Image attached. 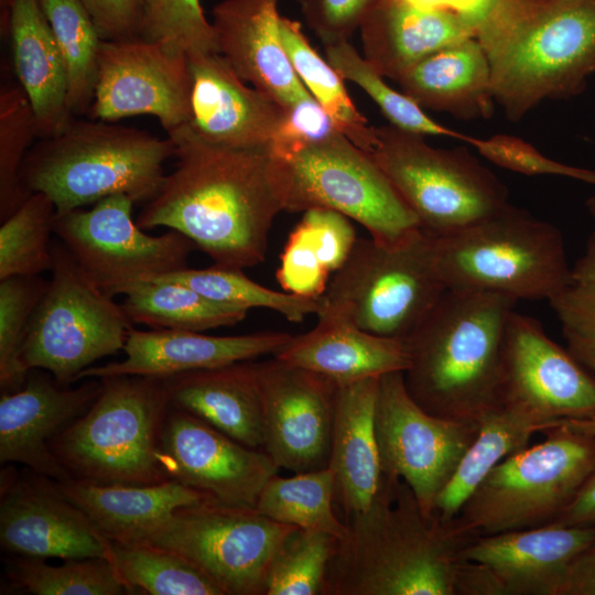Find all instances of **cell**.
I'll return each mask as SVG.
<instances>
[{"instance_id":"obj_1","label":"cell","mask_w":595,"mask_h":595,"mask_svg":"<svg viewBox=\"0 0 595 595\" xmlns=\"http://www.w3.org/2000/svg\"><path fill=\"white\" fill-rule=\"evenodd\" d=\"M167 137L175 147V169L147 202L138 226L176 230L221 268L263 262L272 223L283 210L270 148L217 145L188 123Z\"/></svg>"},{"instance_id":"obj_2","label":"cell","mask_w":595,"mask_h":595,"mask_svg":"<svg viewBox=\"0 0 595 595\" xmlns=\"http://www.w3.org/2000/svg\"><path fill=\"white\" fill-rule=\"evenodd\" d=\"M345 522L322 595H455L461 551L475 537L424 515L401 478L383 475L371 506Z\"/></svg>"},{"instance_id":"obj_3","label":"cell","mask_w":595,"mask_h":595,"mask_svg":"<svg viewBox=\"0 0 595 595\" xmlns=\"http://www.w3.org/2000/svg\"><path fill=\"white\" fill-rule=\"evenodd\" d=\"M511 121L583 93L595 74V0H490L475 29Z\"/></svg>"},{"instance_id":"obj_4","label":"cell","mask_w":595,"mask_h":595,"mask_svg":"<svg viewBox=\"0 0 595 595\" xmlns=\"http://www.w3.org/2000/svg\"><path fill=\"white\" fill-rule=\"evenodd\" d=\"M518 300L506 294L446 289L403 340L409 394L426 412L477 423L498 405L505 327Z\"/></svg>"},{"instance_id":"obj_5","label":"cell","mask_w":595,"mask_h":595,"mask_svg":"<svg viewBox=\"0 0 595 595\" xmlns=\"http://www.w3.org/2000/svg\"><path fill=\"white\" fill-rule=\"evenodd\" d=\"M173 141L107 121L73 119L60 134L31 147L21 177L30 193L47 195L57 215L112 195L149 202L165 178Z\"/></svg>"},{"instance_id":"obj_6","label":"cell","mask_w":595,"mask_h":595,"mask_svg":"<svg viewBox=\"0 0 595 595\" xmlns=\"http://www.w3.org/2000/svg\"><path fill=\"white\" fill-rule=\"evenodd\" d=\"M51 450L75 480L148 485L167 480L158 458L170 401L162 378L111 376Z\"/></svg>"},{"instance_id":"obj_7","label":"cell","mask_w":595,"mask_h":595,"mask_svg":"<svg viewBox=\"0 0 595 595\" xmlns=\"http://www.w3.org/2000/svg\"><path fill=\"white\" fill-rule=\"evenodd\" d=\"M433 239L446 289L550 301L573 281L560 230L510 203L485 219Z\"/></svg>"},{"instance_id":"obj_8","label":"cell","mask_w":595,"mask_h":595,"mask_svg":"<svg viewBox=\"0 0 595 595\" xmlns=\"http://www.w3.org/2000/svg\"><path fill=\"white\" fill-rule=\"evenodd\" d=\"M518 451L482 480L453 520L478 537L542 527L575 499L595 469V436L564 423Z\"/></svg>"},{"instance_id":"obj_9","label":"cell","mask_w":595,"mask_h":595,"mask_svg":"<svg viewBox=\"0 0 595 595\" xmlns=\"http://www.w3.org/2000/svg\"><path fill=\"white\" fill-rule=\"evenodd\" d=\"M445 290L434 239L421 228L394 244L357 238L333 274L321 311L339 314L368 333L404 340Z\"/></svg>"},{"instance_id":"obj_10","label":"cell","mask_w":595,"mask_h":595,"mask_svg":"<svg viewBox=\"0 0 595 595\" xmlns=\"http://www.w3.org/2000/svg\"><path fill=\"white\" fill-rule=\"evenodd\" d=\"M271 156L283 210H335L359 223L382 244L398 242L420 228L372 155L340 131Z\"/></svg>"},{"instance_id":"obj_11","label":"cell","mask_w":595,"mask_h":595,"mask_svg":"<svg viewBox=\"0 0 595 595\" xmlns=\"http://www.w3.org/2000/svg\"><path fill=\"white\" fill-rule=\"evenodd\" d=\"M376 136L374 160L428 235L451 234L509 204L507 187L466 148H433L424 134L391 125Z\"/></svg>"},{"instance_id":"obj_12","label":"cell","mask_w":595,"mask_h":595,"mask_svg":"<svg viewBox=\"0 0 595 595\" xmlns=\"http://www.w3.org/2000/svg\"><path fill=\"white\" fill-rule=\"evenodd\" d=\"M48 286L32 316L21 359L61 386L77 381L93 363L123 350L132 323L113 298L78 266L64 245L52 244Z\"/></svg>"},{"instance_id":"obj_13","label":"cell","mask_w":595,"mask_h":595,"mask_svg":"<svg viewBox=\"0 0 595 595\" xmlns=\"http://www.w3.org/2000/svg\"><path fill=\"white\" fill-rule=\"evenodd\" d=\"M294 528L253 507L207 500L177 509L141 543L184 558L223 595H264L274 554Z\"/></svg>"},{"instance_id":"obj_14","label":"cell","mask_w":595,"mask_h":595,"mask_svg":"<svg viewBox=\"0 0 595 595\" xmlns=\"http://www.w3.org/2000/svg\"><path fill=\"white\" fill-rule=\"evenodd\" d=\"M134 201L112 195L90 209L56 215L54 235L84 272L109 296L132 285L187 268L194 244L170 229L143 232L132 218Z\"/></svg>"},{"instance_id":"obj_15","label":"cell","mask_w":595,"mask_h":595,"mask_svg":"<svg viewBox=\"0 0 595 595\" xmlns=\"http://www.w3.org/2000/svg\"><path fill=\"white\" fill-rule=\"evenodd\" d=\"M375 431L382 474L408 484L428 517L479 424L430 414L409 394L403 371L379 378Z\"/></svg>"},{"instance_id":"obj_16","label":"cell","mask_w":595,"mask_h":595,"mask_svg":"<svg viewBox=\"0 0 595 595\" xmlns=\"http://www.w3.org/2000/svg\"><path fill=\"white\" fill-rule=\"evenodd\" d=\"M498 405L523 415L541 432L594 419L595 378L538 320L513 310L502 338Z\"/></svg>"},{"instance_id":"obj_17","label":"cell","mask_w":595,"mask_h":595,"mask_svg":"<svg viewBox=\"0 0 595 595\" xmlns=\"http://www.w3.org/2000/svg\"><path fill=\"white\" fill-rule=\"evenodd\" d=\"M595 526L545 524L473 538L461 551L455 595H559Z\"/></svg>"},{"instance_id":"obj_18","label":"cell","mask_w":595,"mask_h":595,"mask_svg":"<svg viewBox=\"0 0 595 595\" xmlns=\"http://www.w3.org/2000/svg\"><path fill=\"white\" fill-rule=\"evenodd\" d=\"M192 85L185 52L140 36L102 40L90 113L107 122L151 115L169 132L191 120Z\"/></svg>"},{"instance_id":"obj_19","label":"cell","mask_w":595,"mask_h":595,"mask_svg":"<svg viewBox=\"0 0 595 595\" xmlns=\"http://www.w3.org/2000/svg\"><path fill=\"white\" fill-rule=\"evenodd\" d=\"M263 403L266 451L280 468L328 467L338 383L273 356L256 363Z\"/></svg>"},{"instance_id":"obj_20","label":"cell","mask_w":595,"mask_h":595,"mask_svg":"<svg viewBox=\"0 0 595 595\" xmlns=\"http://www.w3.org/2000/svg\"><path fill=\"white\" fill-rule=\"evenodd\" d=\"M158 458L167 479L218 502L253 508L266 483L280 469L266 451L247 446L171 404Z\"/></svg>"},{"instance_id":"obj_21","label":"cell","mask_w":595,"mask_h":595,"mask_svg":"<svg viewBox=\"0 0 595 595\" xmlns=\"http://www.w3.org/2000/svg\"><path fill=\"white\" fill-rule=\"evenodd\" d=\"M30 472L1 483L2 550L45 560L107 558L109 540L62 493L57 482Z\"/></svg>"},{"instance_id":"obj_22","label":"cell","mask_w":595,"mask_h":595,"mask_svg":"<svg viewBox=\"0 0 595 595\" xmlns=\"http://www.w3.org/2000/svg\"><path fill=\"white\" fill-rule=\"evenodd\" d=\"M100 389V379L67 388L42 369H31L19 390L1 392L0 462L24 465L58 483L73 480L50 444L89 409Z\"/></svg>"},{"instance_id":"obj_23","label":"cell","mask_w":595,"mask_h":595,"mask_svg":"<svg viewBox=\"0 0 595 595\" xmlns=\"http://www.w3.org/2000/svg\"><path fill=\"white\" fill-rule=\"evenodd\" d=\"M190 127L202 139L234 149L270 148L284 118L270 96L248 87L219 53L188 55Z\"/></svg>"},{"instance_id":"obj_24","label":"cell","mask_w":595,"mask_h":595,"mask_svg":"<svg viewBox=\"0 0 595 595\" xmlns=\"http://www.w3.org/2000/svg\"><path fill=\"white\" fill-rule=\"evenodd\" d=\"M280 0H224L213 8L217 51L245 82L283 109L313 97L294 72L280 34Z\"/></svg>"},{"instance_id":"obj_25","label":"cell","mask_w":595,"mask_h":595,"mask_svg":"<svg viewBox=\"0 0 595 595\" xmlns=\"http://www.w3.org/2000/svg\"><path fill=\"white\" fill-rule=\"evenodd\" d=\"M284 332H258L236 336H213L202 332L132 328L121 361L90 366L77 380L111 376L166 378L177 374L213 368L274 355L291 338Z\"/></svg>"},{"instance_id":"obj_26","label":"cell","mask_w":595,"mask_h":595,"mask_svg":"<svg viewBox=\"0 0 595 595\" xmlns=\"http://www.w3.org/2000/svg\"><path fill=\"white\" fill-rule=\"evenodd\" d=\"M317 318L314 328L291 336L273 356L337 383L408 369L409 355L403 340L368 333L333 312L321 311Z\"/></svg>"},{"instance_id":"obj_27","label":"cell","mask_w":595,"mask_h":595,"mask_svg":"<svg viewBox=\"0 0 595 595\" xmlns=\"http://www.w3.org/2000/svg\"><path fill=\"white\" fill-rule=\"evenodd\" d=\"M379 378L338 383L328 467L345 520L371 506L383 480L375 431Z\"/></svg>"},{"instance_id":"obj_28","label":"cell","mask_w":595,"mask_h":595,"mask_svg":"<svg viewBox=\"0 0 595 595\" xmlns=\"http://www.w3.org/2000/svg\"><path fill=\"white\" fill-rule=\"evenodd\" d=\"M170 404L253 447L263 448V403L251 360L162 378Z\"/></svg>"},{"instance_id":"obj_29","label":"cell","mask_w":595,"mask_h":595,"mask_svg":"<svg viewBox=\"0 0 595 595\" xmlns=\"http://www.w3.org/2000/svg\"><path fill=\"white\" fill-rule=\"evenodd\" d=\"M7 23L14 72L32 108L36 137H55L74 115L64 61L39 0H12Z\"/></svg>"},{"instance_id":"obj_30","label":"cell","mask_w":595,"mask_h":595,"mask_svg":"<svg viewBox=\"0 0 595 595\" xmlns=\"http://www.w3.org/2000/svg\"><path fill=\"white\" fill-rule=\"evenodd\" d=\"M359 29L365 58L394 82L429 55L475 36L461 15L421 9L407 0H380Z\"/></svg>"},{"instance_id":"obj_31","label":"cell","mask_w":595,"mask_h":595,"mask_svg":"<svg viewBox=\"0 0 595 595\" xmlns=\"http://www.w3.org/2000/svg\"><path fill=\"white\" fill-rule=\"evenodd\" d=\"M62 493L109 540L141 543L177 509L215 500L177 480L156 484L58 483Z\"/></svg>"},{"instance_id":"obj_32","label":"cell","mask_w":595,"mask_h":595,"mask_svg":"<svg viewBox=\"0 0 595 595\" xmlns=\"http://www.w3.org/2000/svg\"><path fill=\"white\" fill-rule=\"evenodd\" d=\"M397 83L421 108L461 120L487 119L494 111L490 65L475 36L429 55Z\"/></svg>"},{"instance_id":"obj_33","label":"cell","mask_w":595,"mask_h":595,"mask_svg":"<svg viewBox=\"0 0 595 595\" xmlns=\"http://www.w3.org/2000/svg\"><path fill=\"white\" fill-rule=\"evenodd\" d=\"M303 213L288 237L275 275L282 291L317 299L347 260L357 236L349 218L338 212Z\"/></svg>"},{"instance_id":"obj_34","label":"cell","mask_w":595,"mask_h":595,"mask_svg":"<svg viewBox=\"0 0 595 595\" xmlns=\"http://www.w3.org/2000/svg\"><path fill=\"white\" fill-rule=\"evenodd\" d=\"M537 432H541L537 424L513 410L498 405L489 412L479 423L476 439L439 495L434 516L444 523L453 521L488 473L509 455L527 447Z\"/></svg>"},{"instance_id":"obj_35","label":"cell","mask_w":595,"mask_h":595,"mask_svg":"<svg viewBox=\"0 0 595 595\" xmlns=\"http://www.w3.org/2000/svg\"><path fill=\"white\" fill-rule=\"evenodd\" d=\"M121 303L131 323L152 329L204 332L234 326L248 309L213 301L194 289L171 281L153 280L132 285Z\"/></svg>"},{"instance_id":"obj_36","label":"cell","mask_w":595,"mask_h":595,"mask_svg":"<svg viewBox=\"0 0 595 595\" xmlns=\"http://www.w3.org/2000/svg\"><path fill=\"white\" fill-rule=\"evenodd\" d=\"M280 34L294 72L311 95L342 133L371 154L377 142L376 128L353 104L342 76L311 46L298 21L281 17Z\"/></svg>"},{"instance_id":"obj_37","label":"cell","mask_w":595,"mask_h":595,"mask_svg":"<svg viewBox=\"0 0 595 595\" xmlns=\"http://www.w3.org/2000/svg\"><path fill=\"white\" fill-rule=\"evenodd\" d=\"M335 477L329 467L273 475L259 494L255 508L269 519L301 529L343 538L347 524L335 512Z\"/></svg>"},{"instance_id":"obj_38","label":"cell","mask_w":595,"mask_h":595,"mask_svg":"<svg viewBox=\"0 0 595 595\" xmlns=\"http://www.w3.org/2000/svg\"><path fill=\"white\" fill-rule=\"evenodd\" d=\"M39 3L64 61L69 110L73 115L90 112L102 39L79 0H39Z\"/></svg>"},{"instance_id":"obj_39","label":"cell","mask_w":595,"mask_h":595,"mask_svg":"<svg viewBox=\"0 0 595 595\" xmlns=\"http://www.w3.org/2000/svg\"><path fill=\"white\" fill-rule=\"evenodd\" d=\"M107 558L131 594L223 595L196 566L159 547L109 540Z\"/></svg>"},{"instance_id":"obj_40","label":"cell","mask_w":595,"mask_h":595,"mask_svg":"<svg viewBox=\"0 0 595 595\" xmlns=\"http://www.w3.org/2000/svg\"><path fill=\"white\" fill-rule=\"evenodd\" d=\"M154 280H164L187 285L204 296L220 303L246 309H268L293 323L302 322L307 315H317L322 298H303L284 291H275L258 284L242 270L213 266L206 269L185 268ZM153 281V280H152Z\"/></svg>"},{"instance_id":"obj_41","label":"cell","mask_w":595,"mask_h":595,"mask_svg":"<svg viewBox=\"0 0 595 595\" xmlns=\"http://www.w3.org/2000/svg\"><path fill=\"white\" fill-rule=\"evenodd\" d=\"M6 572L12 584L35 595L131 594L108 558L66 560L52 565L45 559L10 555Z\"/></svg>"},{"instance_id":"obj_42","label":"cell","mask_w":595,"mask_h":595,"mask_svg":"<svg viewBox=\"0 0 595 595\" xmlns=\"http://www.w3.org/2000/svg\"><path fill=\"white\" fill-rule=\"evenodd\" d=\"M56 207L41 192L32 193L0 227V280L40 275L53 268L51 235Z\"/></svg>"},{"instance_id":"obj_43","label":"cell","mask_w":595,"mask_h":595,"mask_svg":"<svg viewBox=\"0 0 595 595\" xmlns=\"http://www.w3.org/2000/svg\"><path fill=\"white\" fill-rule=\"evenodd\" d=\"M326 61L342 76L363 88L377 104L391 126L421 134L445 136L466 141L467 134L451 130L432 120L403 93L392 89L374 66L361 57L349 41L324 45Z\"/></svg>"},{"instance_id":"obj_44","label":"cell","mask_w":595,"mask_h":595,"mask_svg":"<svg viewBox=\"0 0 595 595\" xmlns=\"http://www.w3.org/2000/svg\"><path fill=\"white\" fill-rule=\"evenodd\" d=\"M37 138L32 108L20 85L0 91V220L11 216L32 194L23 184L22 165Z\"/></svg>"},{"instance_id":"obj_45","label":"cell","mask_w":595,"mask_h":595,"mask_svg":"<svg viewBox=\"0 0 595 595\" xmlns=\"http://www.w3.org/2000/svg\"><path fill=\"white\" fill-rule=\"evenodd\" d=\"M336 540L325 532L294 528L274 554L264 595H322Z\"/></svg>"},{"instance_id":"obj_46","label":"cell","mask_w":595,"mask_h":595,"mask_svg":"<svg viewBox=\"0 0 595 595\" xmlns=\"http://www.w3.org/2000/svg\"><path fill=\"white\" fill-rule=\"evenodd\" d=\"M48 281L40 275L11 277L0 280V388L1 392L19 390L29 371L21 354L32 316Z\"/></svg>"},{"instance_id":"obj_47","label":"cell","mask_w":595,"mask_h":595,"mask_svg":"<svg viewBox=\"0 0 595 595\" xmlns=\"http://www.w3.org/2000/svg\"><path fill=\"white\" fill-rule=\"evenodd\" d=\"M139 36L193 53H218L215 30L199 0H140Z\"/></svg>"},{"instance_id":"obj_48","label":"cell","mask_w":595,"mask_h":595,"mask_svg":"<svg viewBox=\"0 0 595 595\" xmlns=\"http://www.w3.org/2000/svg\"><path fill=\"white\" fill-rule=\"evenodd\" d=\"M465 142L494 164L517 173L559 175L595 185V171L554 161L515 136L495 134L487 139L468 136Z\"/></svg>"},{"instance_id":"obj_49","label":"cell","mask_w":595,"mask_h":595,"mask_svg":"<svg viewBox=\"0 0 595 595\" xmlns=\"http://www.w3.org/2000/svg\"><path fill=\"white\" fill-rule=\"evenodd\" d=\"M324 45L349 41L380 0H296Z\"/></svg>"},{"instance_id":"obj_50","label":"cell","mask_w":595,"mask_h":595,"mask_svg":"<svg viewBox=\"0 0 595 595\" xmlns=\"http://www.w3.org/2000/svg\"><path fill=\"white\" fill-rule=\"evenodd\" d=\"M283 110L284 118L270 145L273 155L289 153L303 144L322 140L339 131L314 97Z\"/></svg>"},{"instance_id":"obj_51","label":"cell","mask_w":595,"mask_h":595,"mask_svg":"<svg viewBox=\"0 0 595 595\" xmlns=\"http://www.w3.org/2000/svg\"><path fill=\"white\" fill-rule=\"evenodd\" d=\"M565 337L595 344V279L572 281L549 301Z\"/></svg>"},{"instance_id":"obj_52","label":"cell","mask_w":595,"mask_h":595,"mask_svg":"<svg viewBox=\"0 0 595 595\" xmlns=\"http://www.w3.org/2000/svg\"><path fill=\"white\" fill-rule=\"evenodd\" d=\"M93 19L102 40L139 36L140 0H79Z\"/></svg>"},{"instance_id":"obj_53","label":"cell","mask_w":595,"mask_h":595,"mask_svg":"<svg viewBox=\"0 0 595 595\" xmlns=\"http://www.w3.org/2000/svg\"><path fill=\"white\" fill-rule=\"evenodd\" d=\"M559 595H595V542L572 561Z\"/></svg>"},{"instance_id":"obj_54","label":"cell","mask_w":595,"mask_h":595,"mask_svg":"<svg viewBox=\"0 0 595 595\" xmlns=\"http://www.w3.org/2000/svg\"><path fill=\"white\" fill-rule=\"evenodd\" d=\"M549 524L595 526V469L575 499Z\"/></svg>"},{"instance_id":"obj_55","label":"cell","mask_w":595,"mask_h":595,"mask_svg":"<svg viewBox=\"0 0 595 595\" xmlns=\"http://www.w3.org/2000/svg\"><path fill=\"white\" fill-rule=\"evenodd\" d=\"M410 3L425 10H445L464 18L473 26L485 15L490 0H407Z\"/></svg>"},{"instance_id":"obj_56","label":"cell","mask_w":595,"mask_h":595,"mask_svg":"<svg viewBox=\"0 0 595 595\" xmlns=\"http://www.w3.org/2000/svg\"><path fill=\"white\" fill-rule=\"evenodd\" d=\"M569 343V350L582 364L595 370V344L584 342L573 337H565ZM564 424L595 436V418L583 421H570Z\"/></svg>"},{"instance_id":"obj_57","label":"cell","mask_w":595,"mask_h":595,"mask_svg":"<svg viewBox=\"0 0 595 595\" xmlns=\"http://www.w3.org/2000/svg\"><path fill=\"white\" fill-rule=\"evenodd\" d=\"M586 206L593 218L595 219V197L586 201ZM580 272L589 279H595V231L589 237L585 253L577 261Z\"/></svg>"}]
</instances>
